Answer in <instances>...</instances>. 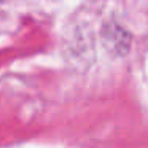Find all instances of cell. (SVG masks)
Masks as SVG:
<instances>
[{"mask_svg":"<svg viewBox=\"0 0 148 148\" xmlns=\"http://www.w3.org/2000/svg\"><path fill=\"white\" fill-rule=\"evenodd\" d=\"M100 37H102L103 48L113 56H126L131 49L132 35L116 23L105 24L100 32Z\"/></svg>","mask_w":148,"mask_h":148,"instance_id":"1","label":"cell"},{"mask_svg":"<svg viewBox=\"0 0 148 148\" xmlns=\"http://www.w3.org/2000/svg\"><path fill=\"white\" fill-rule=\"evenodd\" d=\"M3 2H7V0H0V3H3Z\"/></svg>","mask_w":148,"mask_h":148,"instance_id":"2","label":"cell"}]
</instances>
